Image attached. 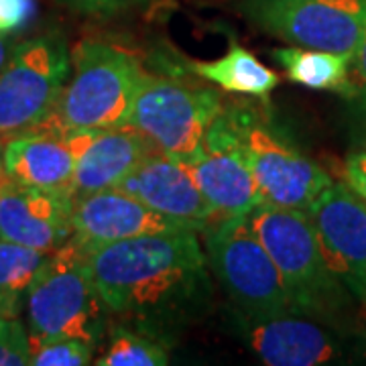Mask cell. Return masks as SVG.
Masks as SVG:
<instances>
[{
	"label": "cell",
	"instance_id": "obj_11",
	"mask_svg": "<svg viewBox=\"0 0 366 366\" xmlns=\"http://www.w3.org/2000/svg\"><path fill=\"white\" fill-rule=\"evenodd\" d=\"M327 267L356 297L366 293V202L332 183L307 209Z\"/></svg>",
	"mask_w": 366,
	"mask_h": 366
},
{
	"label": "cell",
	"instance_id": "obj_1",
	"mask_svg": "<svg viewBox=\"0 0 366 366\" xmlns=\"http://www.w3.org/2000/svg\"><path fill=\"white\" fill-rule=\"evenodd\" d=\"M196 230H175L88 250L92 279L110 314L163 338L196 317L212 293Z\"/></svg>",
	"mask_w": 366,
	"mask_h": 366
},
{
	"label": "cell",
	"instance_id": "obj_19",
	"mask_svg": "<svg viewBox=\"0 0 366 366\" xmlns=\"http://www.w3.org/2000/svg\"><path fill=\"white\" fill-rule=\"evenodd\" d=\"M273 59L283 67L289 81L310 90H332L342 94L348 81L352 53L324 51L307 47H283L274 49Z\"/></svg>",
	"mask_w": 366,
	"mask_h": 366
},
{
	"label": "cell",
	"instance_id": "obj_20",
	"mask_svg": "<svg viewBox=\"0 0 366 366\" xmlns=\"http://www.w3.org/2000/svg\"><path fill=\"white\" fill-rule=\"evenodd\" d=\"M47 259L39 250L0 238V317H16L41 264Z\"/></svg>",
	"mask_w": 366,
	"mask_h": 366
},
{
	"label": "cell",
	"instance_id": "obj_10",
	"mask_svg": "<svg viewBox=\"0 0 366 366\" xmlns=\"http://www.w3.org/2000/svg\"><path fill=\"white\" fill-rule=\"evenodd\" d=\"M202 194L220 216H247L262 202L230 112L214 120L189 163Z\"/></svg>",
	"mask_w": 366,
	"mask_h": 366
},
{
	"label": "cell",
	"instance_id": "obj_15",
	"mask_svg": "<svg viewBox=\"0 0 366 366\" xmlns=\"http://www.w3.org/2000/svg\"><path fill=\"white\" fill-rule=\"evenodd\" d=\"M118 189L137 197L163 216L194 224L202 230L220 218V214L202 194L187 165L163 155L161 151L144 159L129 177L122 179Z\"/></svg>",
	"mask_w": 366,
	"mask_h": 366
},
{
	"label": "cell",
	"instance_id": "obj_7",
	"mask_svg": "<svg viewBox=\"0 0 366 366\" xmlns=\"http://www.w3.org/2000/svg\"><path fill=\"white\" fill-rule=\"evenodd\" d=\"M222 110L214 90L147 74L127 124L147 137L163 155L189 163Z\"/></svg>",
	"mask_w": 366,
	"mask_h": 366
},
{
	"label": "cell",
	"instance_id": "obj_29",
	"mask_svg": "<svg viewBox=\"0 0 366 366\" xmlns=\"http://www.w3.org/2000/svg\"><path fill=\"white\" fill-rule=\"evenodd\" d=\"M2 155H4V141H0V183L6 179V173H4V159H2Z\"/></svg>",
	"mask_w": 366,
	"mask_h": 366
},
{
	"label": "cell",
	"instance_id": "obj_30",
	"mask_svg": "<svg viewBox=\"0 0 366 366\" xmlns=\"http://www.w3.org/2000/svg\"><path fill=\"white\" fill-rule=\"evenodd\" d=\"M362 300H365V301H366V293H365V297H362Z\"/></svg>",
	"mask_w": 366,
	"mask_h": 366
},
{
	"label": "cell",
	"instance_id": "obj_17",
	"mask_svg": "<svg viewBox=\"0 0 366 366\" xmlns=\"http://www.w3.org/2000/svg\"><path fill=\"white\" fill-rule=\"evenodd\" d=\"M4 173L11 182L74 196L78 153L69 132L33 131L4 143Z\"/></svg>",
	"mask_w": 366,
	"mask_h": 366
},
{
	"label": "cell",
	"instance_id": "obj_27",
	"mask_svg": "<svg viewBox=\"0 0 366 366\" xmlns=\"http://www.w3.org/2000/svg\"><path fill=\"white\" fill-rule=\"evenodd\" d=\"M69 9L86 14H106L114 13L118 9L129 6L134 0H61Z\"/></svg>",
	"mask_w": 366,
	"mask_h": 366
},
{
	"label": "cell",
	"instance_id": "obj_21",
	"mask_svg": "<svg viewBox=\"0 0 366 366\" xmlns=\"http://www.w3.org/2000/svg\"><path fill=\"white\" fill-rule=\"evenodd\" d=\"M98 366H165L169 365V348L163 338L143 327H112Z\"/></svg>",
	"mask_w": 366,
	"mask_h": 366
},
{
	"label": "cell",
	"instance_id": "obj_28",
	"mask_svg": "<svg viewBox=\"0 0 366 366\" xmlns=\"http://www.w3.org/2000/svg\"><path fill=\"white\" fill-rule=\"evenodd\" d=\"M13 49L14 43L11 41V37H0V71H2V67L6 66V61H9Z\"/></svg>",
	"mask_w": 366,
	"mask_h": 366
},
{
	"label": "cell",
	"instance_id": "obj_16",
	"mask_svg": "<svg viewBox=\"0 0 366 366\" xmlns=\"http://www.w3.org/2000/svg\"><path fill=\"white\" fill-rule=\"evenodd\" d=\"M153 153V143L131 124L88 131L76 163L74 197L118 187Z\"/></svg>",
	"mask_w": 366,
	"mask_h": 366
},
{
	"label": "cell",
	"instance_id": "obj_3",
	"mask_svg": "<svg viewBox=\"0 0 366 366\" xmlns=\"http://www.w3.org/2000/svg\"><path fill=\"white\" fill-rule=\"evenodd\" d=\"M31 342L78 338L98 346L106 332V307L92 279L88 252L74 238L41 264L25 301Z\"/></svg>",
	"mask_w": 366,
	"mask_h": 366
},
{
	"label": "cell",
	"instance_id": "obj_6",
	"mask_svg": "<svg viewBox=\"0 0 366 366\" xmlns=\"http://www.w3.org/2000/svg\"><path fill=\"white\" fill-rule=\"evenodd\" d=\"M71 71V51L59 33L14 45L0 71V141L35 131L51 114Z\"/></svg>",
	"mask_w": 366,
	"mask_h": 366
},
{
	"label": "cell",
	"instance_id": "obj_18",
	"mask_svg": "<svg viewBox=\"0 0 366 366\" xmlns=\"http://www.w3.org/2000/svg\"><path fill=\"white\" fill-rule=\"evenodd\" d=\"M187 69L224 92L244 94L261 100H269L281 79L254 53L238 43H230L222 57L212 61H192L187 64Z\"/></svg>",
	"mask_w": 366,
	"mask_h": 366
},
{
	"label": "cell",
	"instance_id": "obj_9",
	"mask_svg": "<svg viewBox=\"0 0 366 366\" xmlns=\"http://www.w3.org/2000/svg\"><path fill=\"white\" fill-rule=\"evenodd\" d=\"M230 117L262 202L307 212L334 183L326 169L301 155L262 122L242 112H230Z\"/></svg>",
	"mask_w": 366,
	"mask_h": 366
},
{
	"label": "cell",
	"instance_id": "obj_12",
	"mask_svg": "<svg viewBox=\"0 0 366 366\" xmlns=\"http://www.w3.org/2000/svg\"><path fill=\"white\" fill-rule=\"evenodd\" d=\"M71 230V238L86 252L147 234L175 230L204 232L199 226L159 214L118 187L74 197Z\"/></svg>",
	"mask_w": 366,
	"mask_h": 366
},
{
	"label": "cell",
	"instance_id": "obj_2",
	"mask_svg": "<svg viewBox=\"0 0 366 366\" xmlns=\"http://www.w3.org/2000/svg\"><path fill=\"white\" fill-rule=\"evenodd\" d=\"M144 76L141 61L127 49L81 41L71 51V71L51 114L35 131H100L127 124Z\"/></svg>",
	"mask_w": 366,
	"mask_h": 366
},
{
	"label": "cell",
	"instance_id": "obj_26",
	"mask_svg": "<svg viewBox=\"0 0 366 366\" xmlns=\"http://www.w3.org/2000/svg\"><path fill=\"white\" fill-rule=\"evenodd\" d=\"M344 183L366 202V149L354 151L344 161Z\"/></svg>",
	"mask_w": 366,
	"mask_h": 366
},
{
	"label": "cell",
	"instance_id": "obj_5",
	"mask_svg": "<svg viewBox=\"0 0 366 366\" xmlns=\"http://www.w3.org/2000/svg\"><path fill=\"white\" fill-rule=\"evenodd\" d=\"M214 277L234 303L240 320L297 314L277 264L250 228L247 216H220L204 228Z\"/></svg>",
	"mask_w": 366,
	"mask_h": 366
},
{
	"label": "cell",
	"instance_id": "obj_13",
	"mask_svg": "<svg viewBox=\"0 0 366 366\" xmlns=\"http://www.w3.org/2000/svg\"><path fill=\"white\" fill-rule=\"evenodd\" d=\"M244 342L262 365L322 366L346 360V342L320 320L281 314L262 320H240Z\"/></svg>",
	"mask_w": 366,
	"mask_h": 366
},
{
	"label": "cell",
	"instance_id": "obj_14",
	"mask_svg": "<svg viewBox=\"0 0 366 366\" xmlns=\"http://www.w3.org/2000/svg\"><path fill=\"white\" fill-rule=\"evenodd\" d=\"M74 196L11 182L0 183V238L51 254L71 238Z\"/></svg>",
	"mask_w": 366,
	"mask_h": 366
},
{
	"label": "cell",
	"instance_id": "obj_25",
	"mask_svg": "<svg viewBox=\"0 0 366 366\" xmlns=\"http://www.w3.org/2000/svg\"><path fill=\"white\" fill-rule=\"evenodd\" d=\"M344 98L365 102L366 104V31L362 39L358 41L356 49L352 51V61H350V71H348V81L342 92Z\"/></svg>",
	"mask_w": 366,
	"mask_h": 366
},
{
	"label": "cell",
	"instance_id": "obj_22",
	"mask_svg": "<svg viewBox=\"0 0 366 366\" xmlns=\"http://www.w3.org/2000/svg\"><path fill=\"white\" fill-rule=\"evenodd\" d=\"M94 344L78 338L31 342L33 366H86L94 362Z\"/></svg>",
	"mask_w": 366,
	"mask_h": 366
},
{
	"label": "cell",
	"instance_id": "obj_24",
	"mask_svg": "<svg viewBox=\"0 0 366 366\" xmlns=\"http://www.w3.org/2000/svg\"><path fill=\"white\" fill-rule=\"evenodd\" d=\"M35 0H0V37L21 33L35 16Z\"/></svg>",
	"mask_w": 366,
	"mask_h": 366
},
{
	"label": "cell",
	"instance_id": "obj_23",
	"mask_svg": "<svg viewBox=\"0 0 366 366\" xmlns=\"http://www.w3.org/2000/svg\"><path fill=\"white\" fill-rule=\"evenodd\" d=\"M31 365V334L16 317H0V366Z\"/></svg>",
	"mask_w": 366,
	"mask_h": 366
},
{
	"label": "cell",
	"instance_id": "obj_4",
	"mask_svg": "<svg viewBox=\"0 0 366 366\" xmlns=\"http://www.w3.org/2000/svg\"><path fill=\"white\" fill-rule=\"evenodd\" d=\"M247 218L277 264L293 310L315 320L338 314L346 287L327 267L307 212L261 202Z\"/></svg>",
	"mask_w": 366,
	"mask_h": 366
},
{
	"label": "cell",
	"instance_id": "obj_8",
	"mask_svg": "<svg viewBox=\"0 0 366 366\" xmlns=\"http://www.w3.org/2000/svg\"><path fill=\"white\" fill-rule=\"evenodd\" d=\"M254 26L289 45L352 53L366 31V0H240Z\"/></svg>",
	"mask_w": 366,
	"mask_h": 366
}]
</instances>
